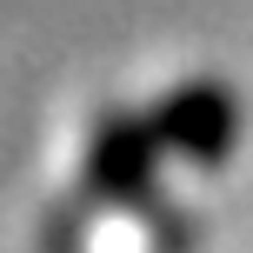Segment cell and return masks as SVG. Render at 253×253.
<instances>
[{
	"label": "cell",
	"instance_id": "1",
	"mask_svg": "<svg viewBox=\"0 0 253 253\" xmlns=\"http://www.w3.org/2000/svg\"><path fill=\"white\" fill-rule=\"evenodd\" d=\"M160 133L180 140L193 160H213V153L233 140V100H220L213 87H193V93H180V107L160 120Z\"/></svg>",
	"mask_w": 253,
	"mask_h": 253
},
{
	"label": "cell",
	"instance_id": "2",
	"mask_svg": "<svg viewBox=\"0 0 253 253\" xmlns=\"http://www.w3.org/2000/svg\"><path fill=\"white\" fill-rule=\"evenodd\" d=\"M147 153H153V133L147 126H133V120H114V126H100V140H93V180L100 187H140L147 180Z\"/></svg>",
	"mask_w": 253,
	"mask_h": 253
}]
</instances>
